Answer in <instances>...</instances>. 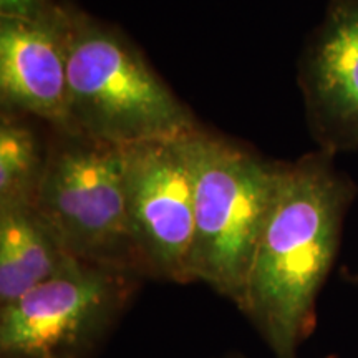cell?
<instances>
[{"label":"cell","mask_w":358,"mask_h":358,"mask_svg":"<svg viewBox=\"0 0 358 358\" xmlns=\"http://www.w3.org/2000/svg\"><path fill=\"white\" fill-rule=\"evenodd\" d=\"M34 206L78 261L148 277L129 226L123 148L52 129Z\"/></svg>","instance_id":"cell-4"},{"label":"cell","mask_w":358,"mask_h":358,"mask_svg":"<svg viewBox=\"0 0 358 358\" xmlns=\"http://www.w3.org/2000/svg\"><path fill=\"white\" fill-rule=\"evenodd\" d=\"M355 279H357V280H358V275H357V277H355Z\"/></svg>","instance_id":"cell-12"},{"label":"cell","mask_w":358,"mask_h":358,"mask_svg":"<svg viewBox=\"0 0 358 358\" xmlns=\"http://www.w3.org/2000/svg\"><path fill=\"white\" fill-rule=\"evenodd\" d=\"M357 186L334 155L282 163L274 203L254 250L239 307L275 358H297L315 329V302L337 257Z\"/></svg>","instance_id":"cell-1"},{"label":"cell","mask_w":358,"mask_h":358,"mask_svg":"<svg viewBox=\"0 0 358 358\" xmlns=\"http://www.w3.org/2000/svg\"><path fill=\"white\" fill-rule=\"evenodd\" d=\"M186 136L123 148L129 226L146 274L179 284L191 282L194 241V179Z\"/></svg>","instance_id":"cell-6"},{"label":"cell","mask_w":358,"mask_h":358,"mask_svg":"<svg viewBox=\"0 0 358 358\" xmlns=\"http://www.w3.org/2000/svg\"><path fill=\"white\" fill-rule=\"evenodd\" d=\"M47 159V143L25 116L2 113L0 206L34 204Z\"/></svg>","instance_id":"cell-10"},{"label":"cell","mask_w":358,"mask_h":358,"mask_svg":"<svg viewBox=\"0 0 358 358\" xmlns=\"http://www.w3.org/2000/svg\"><path fill=\"white\" fill-rule=\"evenodd\" d=\"M58 3V0H0V19H40Z\"/></svg>","instance_id":"cell-11"},{"label":"cell","mask_w":358,"mask_h":358,"mask_svg":"<svg viewBox=\"0 0 358 358\" xmlns=\"http://www.w3.org/2000/svg\"><path fill=\"white\" fill-rule=\"evenodd\" d=\"M186 146L194 179L191 282H204L239 306L282 163L201 127L187 134Z\"/></svg>","instance_id":"cell-3"},{"label":"cell","mask_w":358,"mask_h":358,"mask_svg":"<svg viewBox=\"0 0 358 358\" xmlns=\"http://www.w3.org/2000/svg\"><path fill=\"white\" fill-rule=\"evenodd\" d=\"M75 259L34 204L0 206V307L52 279Z\"/></svg>","instance_id":"cell-9"},{"label":"cell","mask_w":358,"mask_h":358,"mask_svg":"<svg viewBox=\"0 0 358 358\" xmlns=\"http://www.w3.org/2000/svg\"><path fill=\"white\" fill-rule=\"evenodd\" d=\"M70 6L34 20L0 19V100L3 113L32 116L71 131L69 113Z\"/></svg>","instance_id":"cell-8"},{"label":"cell","mask_w":358,"mask_h":358,"mask_svg":"<svg viewBox=\"0 0 358 358\" xmlns=\"http://www.w3.org/2000/svg\"><path fill=\"white\" fill-rule=\"evenodd\" d=\"M141 277L75 259L0 307V358H85L122 315Z\"/></svg>","instance_id":"cell-5"},{"label":"cell","mask_w":358,"mask_h":358,"mask_svg":"<svg viewBox=\"0 0 358 358\" xmlns=\"http://www.w3.org/2000/svg\"><path fill=\"white\" fill-rule=\"evenodd\" d=\"M71 131L127 148L199 128L194 115L115 25L70 6Z\"/></svg>","instance_id":"cell-2"},{"label":"cell","mask_w":358,"mask_h":358,"mask_svg":"<svg viewBox=\"0 0 358 358\" xmlns=\"http://www.w3.org/2000/svg\"><path fill=\"white\" fill-rule=\"evenodd\" d=\"M299 87L319 150H358V0H330L299 62Z\"/></svg>","instance_id":"cell-7"}]
</instances>
